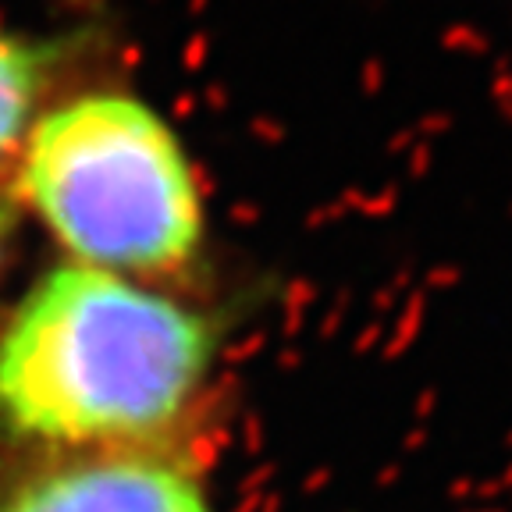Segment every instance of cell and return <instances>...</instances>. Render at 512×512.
<instances>
[{
	"label": "cell",
	"instance_id": "obj_1",
	"mask_svg": "<svg viewBox=\"0 0 512 512\" xmlns=\"http://www.w3.org/2000/svg\"><path fill=\"white\" fill-rule=\"evenodd\" d=\"M210 367L196 313L111 271L43 274L0 331V431L47 445L168 427Z\"/></svg>",
	"mask_w": 512,
	"mask_h": 512
},
{
	"label": "cell",
	"instance_id": "obj_2",
	"mask_svg": "<svg viewBox=\"0 0 512 512\" xmlns=\"http://www.w3.org/2000/svg\"><path fill=\"white\" fill-rule=\"evenodd\" d=\"M22 196L86 267L171 274L203 239L189 160L143 100L86 93L29 128Z\"/></svg>",
	"mask_w": 512,
	"mask_h": 512
},
{
	"label": "cell",
	"instance_id": "obj_3",
	"mask_svg": "<svg viewBox=\"0 0 512 512\" xmlns=\"http://www.w3.org/2000/svg\"><path fill=\"white\" fill-rule=\"evenodd\" d=\"M0 512H210L196 480L146 456H93L18 484Z\"/></svg>",
	"mask_w": 512,
	"mask_h": 512
},
{
	"label": "cell",
	"instance_id": "obj_4",
	"mask_svg": "<svg viewBox=\"0 0 512 512\" xmlns=\"http://www.w3.org/2000/svg\"><path fill=\"white\" fill-rule=\"evenodd\" d=\"M40 93V64L18 40L0 32V160L18 150L32 128V107Z\"/></svg>",
	"mask_w": 512,
	"mask_h": 512
}]
</instances>
